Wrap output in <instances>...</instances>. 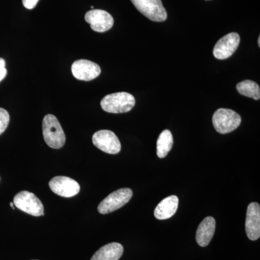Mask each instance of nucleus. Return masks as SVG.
I'll return each instance as SVG.
<instances>
[{
	"mask_svg": "<svg viewBox=\"0 0 260 260\" xmlns=\"http://www.w3.org/2000/svg\"><path fill=\"white\" fill-rule=\"evenodd\" d=\"M42 129L44 140L48 146L54 149H60L64 146L66 137L60 123L55 116L47 114L44 116Z\"/></svg>",
	"mask_w": 260,
	"mask_h": 260,
	"instance_id": "nucleus-1",
	"label": "nucleus"
},
{
	"mask_svg": "<svg viewBox=\"0 0 260 260\" xmlns=\"http://www.w3.org/2000/svg\"><path fill=\"white\" fill-rule=\"evenodd\" d=\"M135 105V99L132 94L119 92L106 95L101 102L103 110L112 114H121L131 111Z\"/></svg>",
	"mask_w": 260,
	"mask_h": 260,
	"instance_id": "nucleus-2",
	"label": "nucleus"
},
{
	"mask_svg": "<svg viewBox=\"0 0 260 260\" xmlns=\"http://www.w3.org/2000/svg\"><path fill=\"white\" fill-rule=\"evenodd\" d=\"M242 123V118L232 109H219L213 116L215 129L220 134H228L237 129Z\"/></svg>",
	"mask_w": 260,
	"mask_h": 260,
	"instance_id": "nucleus-3",
	"label": "nucleus"
},
{
	"mask_svg": "<svg viewBox=\"0 0 260 260\" xmlns=\"http://www.w3.org/2000/svg\"><path fill=\"white\" fill-rule=\"evenodd\" d=\"M133 192L129 188H122L111 193L98 206V211L103 215L119 210L129 203Z\"/></svg>",
	"mask_w": 260,
	"mask_h": 260,
	"instance_id": "nucleus-4",
	"label": "nucleus"
},
{
	"mask_svg": "<svg viewBox=\"0 0 260 260\" xmlns=\"http://www.w3.org/2000/svg\"><path fill=\"white\" fill-rule=\"evenodd\" d=\"M137 10L150 20L164 22L167 19V10L161 0H131Z\"/></svg>",
	"mask_w": 260,
	"mask_h": 260,
	"instance_id": "nucleus-5",
	"label": "nucleus"
},
{
	"mask_svg": "<svg viewBox=\"0 0 260 260\" xmlns=\"http://www.w3.org/2000/svg\"><path fill=\"white\" fill-rule=\"evenodd\" d=\"M13 203L19 210L32 215L42 216L44 215V205L34 193L22 191L15 195Z\"/></svg>",
	"mask_w": 260,
	"mask_h": 260,
	"instance_id": "nucleus-6",
	"label": "nucleus"
},
{
	"mask_svg": "<svg viewBox=\"0 0 260 260\" xmlns=\"http://www.w3.org/2000/svg\"><path fill=\"white\" fill-rule=\"evenodd\" d=\"M93 143L99 150L109 154H117L121 150L119 138L110 130H100L94 133Z\"/></svg>",
	"mask_w": 260,
	"mask_h": 260,
	"instance_id": "nucleus-7",
	"label": "nucleus"
},
{
	"mask_svg": "<svg viewBox=\"0 0 260 260\" xmlns=\"http://www.w3.org/2000/svg\"><path fill=\"white\" fill-rule=\"evenodd\" d=\"M240 44V37L237 32H230L221 38L215 44L213 55L218 59H225L234 54Z\"/></svg>",
	"mask_w": 260,
	"mask_h": 260,
	"instance_id": "nucleus-8",
	"label": "nucleus"
},
{
	"mask_svg": "<svg viewBox=\"0 0 260 260\" xmlns=\"http://www.w3.org/2000/svg\"><path fill=\"white\" fill-rule=\"evenodd\" d=\"M49 185L53 192L63 198H73L80 190L79 184L68 177H54L49 181Z\"/></svg>",
	"mask_w": 260,
	"mask_h": 260,
	"instance_id": "nucleus-9",
	"label": "nucleus"
},
{
	"mask_svg": "<svg viewBox=\"0 0 260 260\" xmlns=\"http://www.w3.org/2000/svg\"><path fill=\"white\" fill-rule=\"evenodd\" d=\"M72 73L78 80L90 81L98 78L102 73L100 66L87 59H79L72 65Z\"/></svg>",
	"mask_w": 260,
	"mask_h": 260,
	"instance_id": "nucleus-10",
	"label": "nucleus"
},
{
	"mask_svg": "<svg viewBox=\"0 0 260 260\" xmlns=\"http://www.w3.org/2000/svg\"><path fill=\"white\" fill-rule=\"evenodd\" d=\"M85 20L90 24L92 30L104 32L110 30L114 25V18L108 12L103 10H92L85 15Z\"/></svg>",
	"mask_w": 260,
	"mask_h": 260,
	"instance_id": "nucleus-11",
	"label": "nucleus"
},
{
	"mask_svg": "<svg viewBox=\"0 0 260 260\" xmlns=\"http://www.w3.org/2000/svg\"><path fill=\"white\" fill-rule=\"evenodd\" d=\"M246 235L251 241H256L260 237V205L257 203L249 205L246 212L245 223Z\"/></svg>",
	"mask_w": 260,
	"mask_h": 260,
	"instance_id": "nucleus-12",
	"label": "nucleus"
},
{
	"mask_svg": "<svg viewBox=\"0 0 260 260\" xmlns=\"http://www.w3.org/2000/svg\"><path fill=\"white\" fill-rule=\"evenodd\" d=\"M215 220L211 216L205 218L198 226L196 233V241L202 247L210 244L215 231Z\"/></svg>",
	"mask_w": 260,
	"mask_h": 260,
	"instance_id": "nucleus-13",
	"label": "nucleus"
},
{
	"mask_svg": "<svg viewBox=\"0 0 260 260\" xmlns=\"http://www.w3.org/2000/svg\"><path fill=\"white\" fill-rule=\"evenodd\" d=\"M179 199L175 195L168 197L160 202L154 211V215L158 220L172 218L177 211Z\"/></svg>",
	"mask_w": 260,
	"mask_h": 260,
	"instance_id": "nucleus-14",
	"label": "nucleus"
},
{
	"mask_svg": "<svg viewBox=\"0 0 260 260\" xmlns=\"http://www.w3.org/2000/svg\"><path fill=\"white\" fill-rule=\"evenodd\" d=\"M124 252V247L119 243L106 244L99 249L90 260H119Z\"/></svg>",
	"mask_w": 260,
	"mask_h": 260,
	"instance_id": "nucleus-15",
	"label": "nucleus"
},
{
	"mask_svg": "<svg viewBox=\"0 0 260 260\" xmlns=\"http://www.w3.org/2000/svg\"><path fill=\"white\" fill-rule=\"evenodd\" d=\"M174 139L171 131L165 129L159 135L157 140V155L160 158H165L172 150Z\"/></svg>",
	"mask_w": 260,
	"mask_h": 260,
	"instance_id": "nucleus-16",
	"label": "nucleus"
},
{
	"mask_svg": "<svg viewBox=\"0 0 260 260\" xmlns=\"http://www.w3.org/2000/svg\"><path fill=\"white\" fill-rule=\"evenodd\" d=\"M237 90L241 95L259 100L260 88L259 85L252 80H246L237 85Z\"/></svg>",
	"mask_w": 260,
	"mask_h": 260,
	"instance_id": "nucleus-17",
	"label": "nucleus"
},
{
	"mask_svg": "<svg viewBox=\"0 0 260 260\" xmlns=\"http://www.w3.org/2000/svg\"><path fill=\"white\" fill-rule=\"evenodd\" d=\"M10 122V115L8 111L0 108V135L8 128Z\"/></svg>",
	"mask_w": 260,
	"mask_h": 260,
	"instance_id": "nucleus-18",
	"label": "nucleus"
},
{
	"mask_svg": "<svg viewBox=\"0 0 260 260\" xmlns=\"http://www.w3.org/2000/svg\"><path fill=\"white\" fill-rule=\"evenodd\" d=\"M5 66H6V62H5V59L0 58V82L4 79L8 73Z\"/></svg>",
	"mask_w": 260,
	"mask_h": 260,
	"instance_id": "nucleus-19",
	"label": "nucleus"
},
{
	"mask_svg": "<svg viewBox=\"0 0 260 260\" xmlns=\"http://www.w3.org/2000/svg\"><path fill=\"white\" fill-rule=\"evenodd\" d=\"M39 0H23V5L26 9L32 10L37 6Z\"/></svg>",
	"mask_w": 260,
	"mask_h": 260,
	"instance_id": "nucleus-20",
	"label": "nucleus"
},
{
	"mask_svg": "<svg viewBox=\"0 0 260 260\" xmlns=\"http://www.w3.org/2000/svg\"><path fill=\"white\" fill-rule=\"evenodd\" d=\"M10 206L12 207V208H13V209H15V208H14V203H10Z\"/></svg>",
	"mask_w": 260,
	"mask_h": 260,
	"instance_id": "nucleus-21",
	"label": "nucleus"
},
{
	"mask_svg": "<svg viewBox=\"0 0 260 260\" xmlns=\"http://www.w3.org/2000/svg\"><path fill=\"white\" fill-rule=\"evenodd\" d=\"M258 45H259V47H260V38L258 39Z\"/></svg>",
	"mask_w": 260,
	"mask_h": 260,
	"instance_id": "nucleus-22",
	"label": "nucleus"
}]
</instances>
